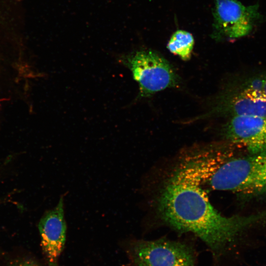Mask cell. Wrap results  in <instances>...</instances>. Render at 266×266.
Listing matches in <instances>:
<instances>
[{
  "label": "cell",
  "instance_id": "obj_12",
  "mask_svg": "<svg viewBox=\"0 0 266 266\" xmlns=\"http://www.w3.org/2000/svg\"></svg>",
  "mask_w": 266,
  "mask_h": 266
},
{
  "label": "cell",
  "instance_id": "obj_11",
  "mask_svg": "<svg viewBox=\"0 0 266 266\" xmlns=\"http://www.w3.org/2000/svg\"><path fill=\"white\" fill-rule=\"evenodd\" d=\"M17 266H37L35 264L31 262H24Z\"/></svg>",
  "mask_w": 266,
  "mask_h": 266
},
{
  "label": "cell",
  "instance_id": "obj_3",
  "mask_svg": "<svg viewBox=\"0 0 266 266\" xmlns=\"http://www.w3.org/2000/svg\"><path fill=\"white\" fill-rule=\"evenodd\" d=\"M119 61L129 68L139 85V96L147 97L167 88L177 86L179 80L169 63L157 52L141 49L121 55Z\"/></svg>",
  "mask_w": 266,
  "mask_h": 266
},
{
  "label": "cell",
  "instance_id": "obj_2",
  "mask_svg": "<svg viewBox=\"0 0 266 266\" xmlns=\"http://www.w3.org/2000/svg\"><path fill=\"white\" fill-rule=\"evenodd\" d=\"M204 183L212 190L243 195L266 194V151L243 157L216 155L206 166Z\"/></svg>",
  "mask_w": 266,
  "mask_h": 266
},
{
  "label": "cell",
  "instance_id": "obj_4",
  "mask_svg": "<svg viewBox=\"0 0 266 266\" xmlns=\"http://www.w3.org/2000/svg\"><path fill=\"white\" fill-rule=\"evenodd\" d=\"M212 37L221 41L250 34L264 19L259 5L245 6L237 0H214Z\"/></svg>",
  "mask_w": 266,
  "mask_h": 266
},
{
  "label": "cell",
  "instance_id": "obj_8",
  "mask_svg": "<svg viewBox=\"0 0 266 266\" xmlns=\"http://www.w3.org/2000/svg\"><path fill=\"white\" fill-rule=\"evenodd\" d=\"M227 116H266V99L256 97L237 84L220 99L208 114Z\"/></svg>",
  "mask_w": 266,
  "mask_h": 266
},
{
  "label": "cell",
  "instance_id": "obj_5",
  "mask_svg": "<svg viewBox=\"0 0 266 266\" xmlns=\"http://www.w3.org/2000/svg\"><path fill=\"white\" fill-rule=\"evenodd\" d=\"M130 251L136 266H195L192 249L180 242L138 240L132 244Z\"/></svg>",
  "mask_w": 266,
  "mask_h": 266
},
{
  "label": "cell",
  "instance_id": "obj_9",
  "mask_svg": "<svg viewBox=\"0 0 266 266\" xmlns=\"http://www.w3.org/2000/svg\"><path fill=\"white\" fill-rule=\"evenodd\" d=\"M194 45L193 35L188 31L178 30L171 35L167 48L172 54L178 56L182 60L190 59Z\"/></svg>",
  "mask_w": 266,
  "mask_h": 266
},
{
  "label": "cell",
  "instance_id": "obj_10",
  "mask_svg": "<svg viewBox=\"0 0 266 266\" xmlns=\"http://www.w3.org/2000/svg\"><path fill=\"white\" fill-rule=\"evenodd\" d=\"M237 84L253 96L266 99V72L251 75Z\"/></svg>",
  "mask_w": 266,
  "mask_h": 266
},
{
  "label": "cell",
  "instance_id": "obj_1",
  "mask_svg": "<svg viewBox=\"0 0 266 266\" xmlns=\"http://www.w3.org/2000/svg\"><path fill=\"white\" fill-rule=\"evenodd\" d=\"M158 205L166 223L178 231L194 233L217 256L246 229L266 218V211L248 216L222 215L211 204L197 178L182 165L166 183Z\"/></svg>",
  "mask_w": 266,
  "mask_h": 266
},
{
  "label": "cell",
  "instance_id": "obj_7",
  "mask_svg": "<svg viewBox=\"0 0 266 266\" xmlns=\"http://www.w3.org/2000/svg\"><path fill=\"white\" fill-rule=\"evenodd\" d=\"M64 207V198L62 197L57 205L47 211L38 223L41 246L51 266H57L66 240Z\"/></svg>",
  "mask_w": 266,
  "mask_h": 266
},
{
  "label": "cell",
  "instance_id": "obj_6",
  "mask_svg": "<svg viewBox=\"0 0 266 266\" xmlns=\"http://www.w3.org/2000/svg\"><path fill=\"white\" fill-rule=\"evenodd\" d=\"M223 132L226 138L243 146L249 154L266 151V116L241 115L230 117Z\"/></svg>",
  "mask_w": 266,
  "mask_h": 266
}]
</instances>
